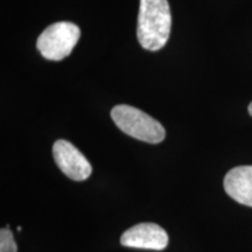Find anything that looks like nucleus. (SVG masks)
I'll list each match as a JSON object with an SVG mask.
<instances>
[{"instance_id": "obj_8", "label": "nucleus", "mask_w": 252, "mask_h": 252, "mask_svg": "<svg viewBox=\"0 0 252 252\" xmlns=\"http://www.w3.org/2000/svg\"><path fill=\"white\" fill-rule=\"evenodd\" d=\"M249 113H250V116L252 117V103L249 105Z\"/></svg>"}, {"instance_id": "obj_6", "label": "nucleus", "mask_w": 252, "mask_h": 252, "mask_svg": "<svg viewBox=\"0 0 252 252\" xmlns=\"http://www.w3.org/2000/svg\"><path fill=\"white\" fill-rule=\"evenodd\" d=\"M224 189L236 202L252 207V166H239L228 172Z\"/></svg>"}, {"instance_id": "obj_4", "label": "nucleus", "mask_w": 252, "mask_h": 252, "mask_svg": "<svg viewBox=\"0 0 252 252\" xmlns=\"http://www.w3.org/2000/svg\"><path fill=\"white\" fill-rule=\"evenodd\" d=\"M56 165L65 176L74 181H84L91 175L93 168L87 158L67 140L60 139L53 146Z\"/></svg>"}, {"instance_id": "obj_3", "label": "nucleus", "mask_w": 252, "mask_h": 252, "mask_svg": "<svg viewBox=\"0 0 252 252\" xmlns=\"http://www.w3.org/2000/svg\"><path fill=\"white\" fill-rule=\"evenodd\" d=\"M81 37L77 25L61 21L46 28L37 37L36 48L46 60L61 61L71 54Z\"/></svg>"}, {"instance_id": "obj_5", "label": "nucleus", "mask_w": 252, "mask_h": 252, "mask_svg": "<svg viewBox=\"0 0 252 252\" xmlns=\"http://www.w3.org/2000/svg\"><path fill=\"white\" fill-rule=\"evenodd\" d=\"M121 243L127 248L160 251L168 244V235L156 223H140L126 230Z\"/></svg>"}, {"instance_id": "obj_1", "label": "nucleus", "mask_w": 252, "mask_h": 252, "mask_svg": "<svg viewBox=\"0 0 252 252\" xmlns=\"http://www.w3.org/2000/svg\"><path fill=\"white\" fill-rule=\"evenodd\" d=\"M171 28L172 14L167 0H140L137 36L144 49L158 52L163 48Z\"/></svg>"}, {"instance_id": "obj_2", "label": "nucleus", "mask_w": 252, "mask_h": 252, "mask_svg": "<svg viewBox=\"0 0 252 252\" xmlns=\"http://www.w3.org/2000/svg\"><path fill=\"white\" fill-rule=\"evenodd\" d=\"M111 118L119 130L134 139L159 144L166 137L165 127L157 119L134 106L126 104L115 106L111 110Z\"/></svg>"}, {"instance_id": "obj_7", "label": "nucleus", "mask_w": 252, "mask_h": 252, "mask_svg": "<svg viewBox=\"0 0 252 252\" xmlns=\"http://www.w3.org/2000/svg\"><path fill=\"white\" fill-rule=\"evenodd\" d=\"M18 248L15 244L13 234L8 226L0 230V252H17Z\"/></svg>"}]
</instances>
